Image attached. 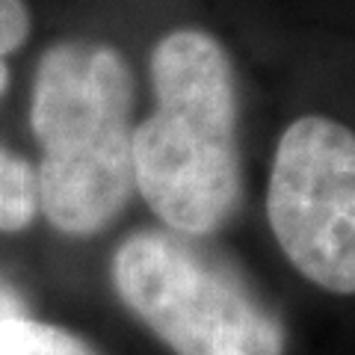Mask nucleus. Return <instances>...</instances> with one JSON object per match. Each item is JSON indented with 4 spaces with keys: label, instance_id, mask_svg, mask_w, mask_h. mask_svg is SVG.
<instances>
[{
    "label": "nucleus",
    "instance_id": "nucleus-9",
    "mask_svg": "<svg viewBox=\"0 0 355 355\" xmlns=\"http://www.w3.org/2000/svg\"><path fill=\"white\" fill-rule=\"evenodd\" d=\"M9 86V69H6V60H0V95L6 92Z\"/></svg>",
    "mask_w": 355,
    "mask_h": 355
},
{
    "label": "nucleus",
    "instance_id": "nucleus-3",
    "mask_svg": "<svg viewBox=\"0 0 355 355\" xmlns=\"http://www.w3.org/2000/svg\"><path fill=\"white\" fill-rule=\"evenodd\" d=\"M125 305L178 355H282L284 331L266 305L193 243L139 231L113 261Z\"/></svg>",
    "mask_w": 355,
    "mask_h": 355
},
{
    "label": "nucleus",
    "instance_id": "nucleus-8",
    "mask_svg": "<svg viewBox=\"0 0 355 355\" xmlns=\"http://www.w3.org/2000/svg\"><path fill=\"white\" fill-rule=\"evenodd\" d=\"M18 314H27L24 305H21V299L15 296L12 287L0 284V320H6V317H18Z\"/></svg>",
    "mask_w": 355,
    "mask_h": 355
},
{
    "label": "nucleus",
    "instance_id": "nucleus-5",
    "mask_svg": "<svg viewBox=\"0 0 355 355\" xmlns=\"http://www.w3.org/2000/svg\"><path fill=\"white\" fill-rule=\"evenodd\" d=\"M39 210L36 169L0 146V231H24Z\"/></svg>",
    "mask_w": 355,
    "mask_h": 355
},
{
    "label": "nucleus",
    "instance_id": "nucleus-7",
    "mask_svg": "<svg viewBox=\"0 0 355 355\" xmlns=\"http://www.w3.org/2000/svg\"><path fill=\"white\" fill-rule=\"evenodd\" d=\"M30 36V9L24 0H0V60L18 51Z\"/></svg>",
    "mask_w": 355,
    "mask_h": 355
},
{
    "label": "nucleus",
    "instance_id": "nucleus-6",
    "mask_svg": "<svg viewBox=\"0 0 355 355\" xmlns=\"http://www.w3.org/2000/svg\"><path fill=\"white\" fill-rule=\"evenodd\" d=\"M0 355H95L80 338L27 314L0 320Z\"/></svg>",
    "mask_w": 355,
    "mask_h": 355
},
{
    "label": "nucleus",
    "instance_id": "nucleus-4",
    "mask_svg": "<svg viewBox=\"0 0 355 355\" xmlns=\"http://www.w3.org/2000/svg\"><path fill=\"white\" fill-rule=\"evenodd\" d=\"M266 216L308 282L355 293V130L326 116L296 119L275 148Z\"/></svg>",
    "mask_w": 355,
    "mask_h": 355
},
{
    "label": "nucleus",
    "instance_id": "nucleus-1",
    "mask_svg": "<svg viewBox=\"0 0 355 355\" xmlns=\"http://www.w3.org/2000/svg\"><path fill=\"white\" fill-rule=\"evenodd\" d=\"M154 110L133 128V187L172 231L210 234L240 198L237 77L216 36L172 30L151 51Z\"/></svg>",
    "mask_w": 355,
    "mask_h": 355
},
{
    "label": "nucleus",
    "instance_id": "nucleus-2",
    "mask_svg": "<svg viewBox=\"0 0 355 355\" xmlns=\"http://www.w3.org/2000/svg\"><path fill=\"white\" fill-rule=\"evenodd\" d=\"M133 77L101 42L44 51L30 121L42 146L39 207L65 234H95L133 193Z\"/></svg>",
    "mask_w": 355,
    "mask_h": 355
}]
</instances>
